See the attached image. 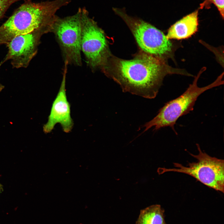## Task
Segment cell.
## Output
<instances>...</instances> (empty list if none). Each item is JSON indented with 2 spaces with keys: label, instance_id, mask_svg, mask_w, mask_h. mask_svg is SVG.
<instances>
[{
  "label": "cell",
  "instance_id": "6da1fadb",
  "mask_svg": "<svg viewBox=\"0 0 224 224\" xmlns=\"http://www.w3.org/2000/svg\"><path fill=\"white\" fill-rule=\"evenodd\" d=\"M168 68L162 58L143 52L129 60L111 55L102 70L124 92L152 99L157 95L163 78L170 73Z\"/></svg>",
  "mask_w": 224,
  "mask_h": 224
},
{
  "label": "cell",
  "instance_id": "7a4b0ae2",
  "mask_svg": "<svg viewBox=\"0 0 224 224\" xmlns=\"http://www.w3.org/2000/svg\"><path fill=\"white\" fill-rule=\"evenodd\" d=\"M71 0H55L35 2L25 0L0 26V45L6 44L16 36L37 29L52 27L57 11Z\"/></svg>",
  "mask_w": 224,
  "mask_h": 224
},
{
  "label": "cell",
  "instance_id": "3957f363",
  "mask_svg": "<svg viewBox=\"0 0 224 224\" xmlns=\"http://www.w3.org/2000/svg\"><path fill=\"white\" fill-rule=\"evenodd\" d=\"M198 75L186 90L177 98L166 103L159 110L157 115L143 126L144 132L152 127L155 130L166 127H170L175 132V125L181 116L192 111L198 97L207 90L223 84L222 75L212 83L204 87L198 86Z\"/></svg>",
  "mask_w": 224,
  "mask_h": 224
},
{
  "label": "cell",
  "instance_id": "277c9868",
  "mask_svg": "<svg viewBox=\"0 0 224 224\" xmlns=\"http://www.w3.org/2000/svg\"><path fill=\"white\" fill-rule=\"evenodd\" d=\"M198 151L197 155L190 153L197 161L189 163L187 166L174 163L173 168H159V175L168 172H175L189 175L207 186L224 193V161L223 159L212 157L201 150L197 144Z\"/></svg>",
  "mask_w": 224,
  "mask_h": 224
},
{
  "label": "cell",
  "instance_id": "5b68a950",
  "mask_svg": "<svg viewBox=\"0 0 224 224\" xmlns=\"http://www.w3.org/2000/svg\"><path fill=\"white\" fill-rule=\"evenodd\" d=\"M113 10L126 23L144 52L162 58L171 52L172 43L160 30L141 19L128 15L123 9L114 7Z\"/></svg>",
  "mask_w": 224,
  "mask_h": 224
},
{
  "label": "cell",
  "instance_id": "8992f818",
  "mask_svg": "<svg viewBox=\"0 0 224 224\" xmlns=\"http://www.w3.org/2000/svg\"><path fill=\"white\" fill-rule=\"evenodd\" d=\"M81 49L92 70L102 69L111 56L104 32L85 8L82 9Z\"/></svg>",
  "mask_w": 224,
  "mask_h": 224
},
{
  "label": "cell",
  "instance_id": "52a82bcc",
  "mask_svg": "<svg viewBox=\"0 0 224 224\" xmlns=\"http://www.w3.org/2000/svg\"><path fill=\"white\" fill-rule=\"evenodd\" d=\"M82 9L74 15L61 18L58 16L51 32L55 35L64 61L77 66L82 65L81 57Z\"/></svg>",
  "mask_w": 224,
  "mask_h": 224
},
{
  "label": "cell",
  "instance_id": "ba28073f",
  "mask_svg": "<svg viewBox=\"0 0 224 224\" xmlns=\"http://www.w3.org/2000/svg\"><path fill=\"white\" fill-rule=\"evenodd\" d=\"M51 30V27L40 28L14 38L6 44L8 51L0 65L10 60L13 68H26L37 52L41 36Z\"/></svg>",
  "mask_w": 224,
  "mask_h": 224
},
{
  "label": "cell",
  "instance_id": "9c48e42d",
  "mask_svg": "<svg viewBox=\"0 0 224 224\" xmlns=\"http://www.w3.org/2000/svg\"><path fill=\"white\" fill-rule=\"evenodd\" d=\"M68 63L64 61L63 77L58 93L52 104L47 122L43 126L45 133L51 132L57 124H60L63 131L70 132L72 128L73 122L71 115L70 105L66 94V75Z\"/></svg>",
  "mask_w": 224,
  "mask_h": 224
},
{
  "label": "cell",
  "instance_id": "30bf717a",
  "mask_svg": "<svg viewBox=\"0 0 224 224\" xmlns=\"http://www.w3.org/2000/svg\"><path fill=\"white\" fill-rule=\"evenodd\" d=\"M198 15L196 10L176 22L168 29L167 39L179 40L191 37L198 30Z\"/></svg>",
  "mask_w": 224,
  "mask_h": 224
},
{
  "label": "cell",
  "instance_id": "8fae6325",
  "mask_svg": "<svg viewBox=\"0 0 224 224\" xmlns=\"http://www.w3.org/2000/svg\"><path fill=\"white\" fill-rule=\"evenodd\" d=\"M164 212L160 205H152L141 210L135 224H167Z\"/></svg>",
  "mask_w": 224,
  "mask_h": 224
},
{
  "label": "cell",
  "instance_id": "7c38bea8",
  "mask_svg": "<svg viewBox=\"0 0 224 224\" xmlns=\"http://www.w3.org/2000/svg\"><path fill=\"white\" fill-rule=\"evenodd\" d=\"M26 0H0V19L4 16L5 12L13 3L19 1Z\"/></svg>",
  "mask_w": 224,
  "mask_h": 224
},
{
  "label": "cell",
  "instance_id": "4fadbf2b",
  "mask_svg": "<svg viewBox=\"0 0 224 224\" xmlns=\"http://www.w3.org/2000/svg\"><path fill=\"white\" fill-rule=\"evenodd\" d=\"M213 3L217 8L222 17H224V0H206L201 5V7H203L207 3Z\"/></svg>",
  "mask_w": 224,
  "mask_h": 224
},
{
  "label": "cell",
  "instance_id": "5bb4252c",
  "mask_svg": "<svg viewBox=\"0 0 224 224\" xmlns=\"http://www.w3.org/2000/svg\"><path fill=\"white\" fill-rule=\"evenodd\" d=\"M1 65H0V67ZM4 88V86L0 83V92Z\"/></svg>",
  "mask_w": 224,
  "mask_h": 224
},
{
  "label": "cell",
  "instance_id": "9a60e30c",
  "mask_svg": "<svg viewBox=\"0 0 224 224\" xmlns=\"http://www.w3.org/2000/svg\"><path fill=\"white\" fill-rule=\"evenodd\" d=\"M3 190L2 185L0 183V193L2 192Z\"/></svg>",
  "mask_w": 224,
  "mask_h": 224
}]
</instances>
